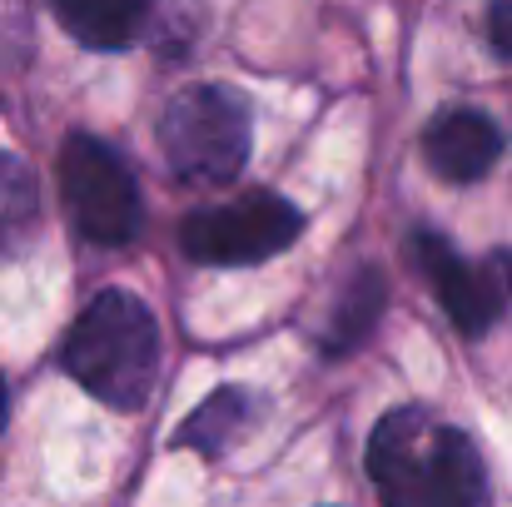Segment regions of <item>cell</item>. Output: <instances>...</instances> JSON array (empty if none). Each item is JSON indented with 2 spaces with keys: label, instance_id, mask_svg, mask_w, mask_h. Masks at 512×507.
<instances>
[{
  "label": "cell",
  "instance_id": "10",
  "mask_svg": "<svg viewBox=\"0 0 512 507\" xmlns=\"http://www.w3.org/2000/svg\"><path fill=\"white\" fill-rule=\"evenodd\" d=\"M383 304H388L383 269H373V264H368V269H353V274H348V284H343V294L334 299V309H329V324H324L319 348H324L329 358L353 353L363 338L373 334V324H378Z\"/></svg>",
  "mask_w": 512,
  "mask_h": 507
},
{
  "label": "cell",
  "instance_id": "5",
  "mask_svg": "<svg viewBox=\"0 0 512 507\" xmlns=\"http://www.w3.org/2000/svg\"><path fill=\"white\" fill-rule=\"evenodd\" d=\"M413 249H418V264H423V274H428L438 304H443L448 319L458 324V334H468V338L488 334V329L498 324V314L508 309V299H503L493 269H488V264H468V259H463L443 234H433V229H423Z\"/></svg>",
  "mask_w": 512,
  "mask_h": 507
},
{
  "label": "cell",
  "instance_id": "7",
  "mask_svg": "<svg viewBox=\"0 0 512 507\" xmlns=\"http://www.w3.org/2000/svg\"><path fill=\"white\" fill-rule=\"evenodd\" d=\"M423 155H428V165H433L438 179H448V184H473V179H483L488 169L498 165V155H503V130H498L483 110L458 105V110H443V115L423 130Z\"/></svg>",
  "mask_w": 512,
  "mask_h": 507
},
{
  "label": "cell",
  "instance_id": "14",
  "mask_svg": "<svg viewBox=\"0 0 512 507\" xmlns=\"http://www.w3.org/2000/svg\"><path fill=\"white\" fill-rule=\"evenodd\" d=\"M488 269H493V279H498L503 299L512 304V249H503V254H493V259H488Z\"/></svg>",
  "mask_w": 512,
  "mask_h": 507
},
{
  "label": "cell",
  "instance_id": "9",
  "mask_svg": "<svg viewBox=\"0 0 512 507\" xmlns=\"http://www.w3.org/2000/svg\"><path fill=\"white\" fill-rule=\"evenodd\" d=\"M60 25L90 50H125L135 45L155 0H50Z\"/></svg>",
  "mask_w": 512,
  "mask_h": 507
},
{
  "label": "cell",
  "instance_id": "6",
  "mask_svg": "<svg viewBox=\"0 0 512 507\" xmlns=\"http://www.w3.org/2000/svg\"><path fill=\"white\" fill-rule=\"evenodd\" d=\"M428 418L418 408L388 413L368 438V478L378 488L383 507H418L423 493V458H428Z\"/></svg>",
  "mask_w": 512,
  "mask_h": 507
},
{
  "label": "cell",
  "instance_id": "2",
  "mask_svg": "<svg viewBox=\"0 0 512 507\" xmlns=\"http://www.w3.org/2000/svg\"><path fill=\"white\" fill-rule=\"evenodd\" d=\"M160 150L184 184H229L249 160V110L224 85L174 95L160 115Z\"/></svg>",
  "mask_w": 512,
  "mask_h": 507
},
{
  "label": "cell",
  "instance_id": "11",
  "mask_svg": "<svg viewBox=\"0 0 512 507\" xmlns=\"http://www.w3.org/2000/svg\"><path fill=\"white\" fill-rule=\"evenodd\" d=\"M35 219H40L35 169L25 165L20 155L0 150V259L25 249V239L35 234Z\"/></svg>",
  "mask_w": 512,
  "mask_h": 507
},
{
  "label": "cell",
  "instance_id": "15",
  "mask_svg": "<svg viewBox=\"0 0 512 507\" xmlns=\"http://www.w3.org/2000/svg\"><path fill=\"white\" fill-rule=\"evenodd\" d=\"M5 413H10V393H5V378H0V428H5Z\"/></svg>",
  "mask_w": 512,
  "mask_h": 507
},
{
  "label": "cell",
  "instance_id": "3",
  "mask_svg": "<svg viewBox=\"0 0 512 507\" xmlns=\"http://www.w3.org/2000/svg\"><path fill=\"white\" fill-rule=\"evenodd\" d=\"M60 199L80 239L100 249H120L140 234V189L120 155L95 135H70L60 150Z\"/></svg>",
  "mask_w": 512,
  "mask_h": 507
},
{
  "label": "cell",
  "instance_id": "8",
  "mask_svg": "<svg viewBox=\"0 0 512 507\" xmlns=\"http://www.w3.org/2000/svg\"><path fill=\"white\" fill-rule=\"evenodd\" d=\"M418 507H493L483 458H478L468 433L433 428V443H428V458H423Z\"/></svg>",
  "mask_w": 512,
  "mask_h": 507
},
{
  "label": "cell",
  "instance_id": "1",
  "mask_svg": "<svg viewBox=\"0 0 512 507\" xmlns=\"http://www.w3.org/2000/svg\"><path fill=\"white\" fill-rule=\"evenodd\" d=\"M65 368L100 403L125 413L145 408L160 378V329L150 309L125 289H105L100 299H90L65 338Z\"/></svg>",
  "mask_w": 512,
  "mask_h": 507
},
{
  "label": "cell",
  "instance_id": "12",
  "mask_svg": "<svg viewBox=\"0 0 512 507\" xmlns=\"http://www.w3.org/2000/svg\"><path fill=\"white\" fill-rule=\"evenodd\" d=\"M244 418H249V393H244V388H219L214 398H204V403L184 418L179 443H184V448H199V453H224L229 438L244 428Z\"/></svg>",
  "mask_w": 512,
  "mask_h": 507
},
{
  "label": "cell",
  "instance_id": "13",
  "mask_svg": "<svg viewBox=\"0 0 512 507\" xmlns=\"http://www.w3.org/2000/svg\"><path fill=\"white\" fill-rule=\"evenodd\" d=\"M488 35H493L498 55H512V0H498L488 10Z\"/></svg>",
  "mask_w": 512,
  "mask_h": 507
},
{
  "label": "cell",
  "instance_id": "4",
  "mask_svg": "<svg viewBox=\"0 0 512 507\" xmlns=\"http://www.w3.org/2000/svg\"><path fill=\"white\" fill-rule=\"evenodd\" d=\"M299 229H304V214L289 199L269 189H249L244 199L189 214L179 239H184V254L199 264H264L284 254L299 239Z\"/></svg>",
  "mask_w": 512,
  "mask_h": 507
}]
</instances>
